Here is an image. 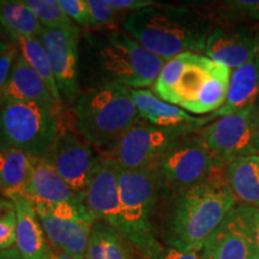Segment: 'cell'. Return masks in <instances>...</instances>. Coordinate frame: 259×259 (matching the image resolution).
Here are the masks:
<instances>
[{"label":"cell","instance_id":"6da1fadb","mask_svg":"<svg viewBox=\"0 0 259 259\" xmlns=\"http://www.w3.org/2000/svg\"><path fill=\"white\" fill-rule=\"evenodd\" d=\"M122 28L145 50L169 60L183 53H203L213 25L203 6L157 3L126 16Z\"/></svg>","mask_w":259,"mask_h":259},{"label":"cell","instance_id":"7a4b0ae2","mask_svg":"<svg viewBox=\"0 0 259 259\" xmlns=\"http://www.w3.org/2000/svg\"><path fill=\"white\" fill-rule=\"evenodd\" d=\"M232 70L197 53H183L164 64L154 93L171 105L194 114L221 108L228 93Z\"/></svg>","mask_w":259,"mask_h":259},{"label":"cell","instance_id":"3957f363","mask_svg":"<svg viewBox=\"0 0 259 259\" xmlns=\"http://www.w3.org/2000/svg\"><path fill=\"white\" fill-rule=\"evenodd\" d=\"M236 205L226 181L204 184L173 197L168 242L183 252H200Z\"/></svg>","mask_w":259,"mask_h":259},{"label":"cell","instance_id":"277c9868","mask_svg":"<svg viewBox=\"0 0 259 259\" xmlns=\"http://www.w3.org/2000/svg\"><path fill=\"white\" fill-rule=\"evenodd\" d=\"M72 112L74 131L101 155L114 149L139 119L130 89L113 84L80 93Z\"/></svg>","mask_w":259,"mask_h":259},{"label":"cell","instance_id":"5b68a950","mask_svg":"<svg viewBox=\"0 0 259 259\" xmlns=\"http://www.w3.org/2000/svg\"><path fill=\"white\" fill-rule=\"evenodd\" d=\"M101 84L127 89H145L154 85L167 63L163 58L139 45L127 32L119 29L93 30L85 34Z\"/></svg>","mask_w":259,"mask_h":259},{"label":"cell","instance_id":"8992f818","mask_svg":"<svg viewBox=\"0 0 259 259\" xmlns=\"http://www.w3.org/2000/svg\"><path fill=\"white\" fill-rule=\"evenodd\" d=\"M121 235L134 246L141 259L150 257L162 246L153 232V212L160 194L154 166L143 169L119 167Z\"/></svg>","mask_w":259,"mask_h":259},{"label":"cell","instance_id":"52a82bcc","mask_svg":"<svg viewBox=\"0 0 259 259\" xmlns=\"http://www.w3.org/2000/svg\"><path fill=\"white\" fill-rule=\"evenodd\" d=\"M154 168L160 191L170 197L204 184L225 181L226 167L204 144L198 131L181 138Z\"/></svg>","mask_w":259,"mask_h":259},{"label":"cell","instance_id":"ba28073f","mask_svg":"<svg viewBox=\"0 0 259 259\" xmlns=\"http://www.w3.org/2000/svg\"><path fill=\"white\" fill-rule=\"evenodd\" d=\"M60 118L34 102L0 99V149H16L34 158L50 150Z\"/></svg>","mask_w":259,"mask_h":259},{"label":"cell","instance_id":"9c48e42d","mask_svg":"<svg viewBox=\"0 0 259 259\" xmlns=\"http://www.w3.org/2000/svg\"><path fill=\"white\" fill-rule=\"evenodd\" d=\"M52 251L87 259V250L95 219L83 203L73 202L34 205Z\"/></svg>","mask_w":259,"mask_h":259},{"label":"cell","instance_id":"30bf717a","mask_svg":"<svg viewBox=\"0 0 259 259\" xmlns=\"http://www.w3.org/2000/svg\"><path fill=\"white\" fill-rule=\"evenodd\" d=\"M199 131L194 127H158L138 119L114 149L102 154L126 169H143L154 166L181 138Z\"/></svg>","mask_w":259,"mask_h":259},{"label":"cell","instance_id":"8fae6325","mask_svg":"<svg viewBox=\"0 0 259 259\" xmlns=\"http://www.w3.org/2000/svg\"><path fill=\"white\" fill-rule=\"evenodd\" d=\"M258 128L254 106H251L216 119L198 134L216 160L227 167L236 158L255 155Z\"/></svg>","mask_w":259,"mask_h":259},{"label":"cell","instance_id":"7c38bea8","mask_svg":"<svg viewBox=\"0 0 259 259\" xmlns=\"http://www.w3.org/2000/svg\"><path fill=\"white\" fill-rule=\"evenodd\" d=\"M45 160L76 192H83L101 166L103 157L76 131L60 128Z\"/></svg>","mask_w":259,"mask_h":259},{"label":"cell","instance_id":"4fadbf2b","mask_svg":"<svg viewBox=\"0 0 259 259\" xmlns=\"http://www.w3.org/2000/svg\"><path fill=\"white\" fill-rule=\"evenodd\" d=\"M79 37L80 29H44L38 36L47 53L61 100L70 106H73L82 93L79 87Z\"/></svg>","mask_w":259,"mask_h":259},{"label":"cell","instance_id":"5bb4252c","mask_svg":"<svg viewBox=\"0 0 259 259\" xmlns=\"http://www.w3.org/2000/svg\"><path fill=\"white\" fill-rule=\"evenodd\" d=\"M203 53L231 70L238 69L259 54L257 28L246 25L213 27Z\"/></svg>","mask_w":259,"mask_h":259},{"label":"cell","instance_id":"9a60e30c","mask_svg":"<svg viewBox=\"0 0 259 259\" xmlns=\"http://www.w3.org/2000/svg\"><path fill=\"white\" fill-rule=\"evenodd\" d=\"M203 259H257L259 252L240 206L235 205L204 245Z\"/></svg>","mask_w":259,"mask_h":259},{"label":"cell","instance_id":"2e32d148","mask_svg":"<svg viewBox=\"0 0 259 259\" xmlns=\"http://www.w3.org/2000/svg\"><path fill=\"white\" fill-rule=\"evenodd\" d=\"M118 173V164L103 158L101 166L83 191V203L95 221L108 223L121 234Z\"/></svg>","mask_w":259,"mask_h":259},{"label":"cell","instance_id":"e0dca14e","mask_svg":"<svg viewBox=\"0 0 259 259\" xmlns=\"http://www.w3.org/2000/svg\"><path fill=\"white\" fill-rule=\"evenodd\" d=\"M0 99L37 103L59 118L63 113V108L53 99L41 77L21 54H18L12 65L8 82L0 94Z\"/></svg>","mask_w":259,"mask_h":259},{"label":"cell","instance_id":"ac0fdd59","mask_svg":"<svg viewBox=\"0 0 259 259\" xmlns=\"http://www.w3.org/2000/svg\"><path fill=\"white\" fill-rule=\"evenodd\" d=\"M12 196L24 197L34 205H37L73 202L82 198L83 192H76L71 189L54 168L42 157L35 158L31 176L24 189Z\"/></svg>","mask_w":259,"mask_h":259},{"label":"cell","instance_id":"d6986e66","mask_svg":"<svg viewBox=\"0 0 259 259\" xmlns=\"http://www.w3.org/2000/svg\"><path fill=\"white\" fill-rule=\"evenodd\" d=\"M132 101L141 120L166 128H202L203 119L191 116L180 107L163 101L149 89H130Z\"/></svg>","mask_w":259,"mask_h":259},{"label":"cell","instance_id":"ffe728a7","mask_svg":"<svg viewBox=\"0 0 259 259\" xmlns=\"http://www.w3.org/2000/svg\"><path fill=\"white\" fill-rule=\"evenodd\" d=\"M9 199L14 202L17 211V229H16V250L22 259H48L51 246L42 228L34 204L21 196H12Z\"/></svg>","mask_w":259,"mask_h":259},{"label":"cell","instance_id":"44dd1931","mask_svg":"<svg viewBox=\"0 0 259 259\" xmlns=\"http://www.w3.org/2000/svg\"><path fill=\"white\" fill-rule=\"evenodd\" d=\"M259 99V54L232 71L228 93L221 108L203 119V125L216 119L254 106Z\"/></svg>","mask_w":259,"mask_h":259},{"label":"cell","instance_id":"7402d4cb","mask_svg":"<svg viewBox=\"0 0 259 259\" xmlns=\"http://www.w3.org/2000/svg\"><path fill=\"white\" fill-rule=\"evenodd\" d=\"M225 181L236 205L259 209V156L236 158L226 167Z\"/></svg>","mask_w":259,"mask_h":259},{"label":"cell","instance_id":"603a6c76","mask_svg":"<svg viewBox=\"0 0 259 259\" xmlns=\"http://www.w3.org/2000/svg\"><path fill=\"white\" fill-rule=\"evenodd\" d=\"M87 259H141L134 246L103 221H95L87 250Z\"/></svg>","mask_w":259,"mask_h":259},{"label":"cell","instance_id":"cb8c5ba5","mask_svg":"<svg viewBox=\"0 0 259 259\" xmlns=\"http://www.w3.org/2000/svg\"><path fill=\"white\" fill-rule=\"evenodd\" d=\"M0 24L12 44L18 37H38L44 30L24 0H0Z\"/></svg>","mask_w":259,"mask_h":259},{"label":"cell","instance_id":"d4e9b609","mask_svg":"<svg viewBox=\"0 0 259 259\" xmlns=\"http://www.w3.org/2000/svg\"><path fill=\"white\" fill-rule=\"evenodd\" d=\"M35 158L16 149H0V192L9 198L19 193L31 176Z\"/></svg>","mask_w":259,"mask_h":259},{"label":"cell","instance_id":"484cf974","mask_svg":"<svg viewBox=\"0 0 259 259\" xmlns=\"http://www.w3.org/2000/svg\"><path fill=\"white\" fill-rule=\"evenodd\" d=\"M202 6L213 27H257L259 24V0H231Z\"/></svg>","mask_w":259,"mask_h":259},{"label":"cell","instance_id":"4316f807","mask_svg":"<svg viewBox=\"0 0 259 259\" xmlns=\"http://www.w3.org/2000/svg\"><path fill=\"white\" fill-rule=\"evenodd\" d=\"M14 44L17 46L19 54L24 58V60L32 69L36 71V73L47 85L53 99L63 108L64 102L61 100L54 74L52 72L50 60H48L46 51L38 37H18L14 41Z\"/></svg>","mask_w":259,"mask_h":259},{"label":"cell","instance_id":"83f0119b","mask_svg":"<svg viewBox=\"0 0 259 259\" xmlns=\"http://www.w3.org/2000/svg\"><path fill=\"white\" fill-rule=\"evenodd\" d=\"M34 11L44 29L76 30L80 29L67 17L59 0H24Z\"/></svg>","mask_w":259,"mask_h":259},{"label":"cell","instance_id":"f1b7e54d","mask_svg":"<svg viewBox=\"0 0 259 259\" xmlns=\"http://www.w3.org/2000/svg\"><path fill=\"white\" fill-rule=\"evenodd\" d=\"M17 211L11 199L0 197V252L16 247Z\"/></svg>","mask_w":259,"mask_h":259},{"label":"cell","instance_id":"f546056e","mask_svg":"<svg viewBox=\"0 0 259 259\" xmlns=\"http://www.w3.org/2000/svg\"><path fill=\"white\" fill-rule=\"evenodd\" d=\"M90 29L106 30L115 29L119 14L109 5L108 0H88Z\"/></svg>","mask_w":259,"mask_h":259},{"label":"cell","instance_id":"4dcf8cb0","mask_svg":"<svg viewBox=\"0 0 259 259\" xmlns=\"http://www.w3.org/2000/svg\"><path fill=\"white\" fill-rule=\"evenodd\" d=\"M61 8L78 28H90L88 0H59Z\"/></svg>","mask_w":259,"mask_h":259},{"label":"cell","instance_id":"1f68e13d","mask_svg":"<svg viewBox=\"0 0 259 259\" xmlns=\"http://www.w3.org/2000/svg\"><path fill=\"white\" fill-rule=\"evenodd\" d=\"M108 3L119 15H130L132 12L157 4L153 0H108Z\"/></svg>","mask_w":259,"mask_h":259},{"label":"cell","instance_id":"d6a6232c","mask_svg":"<svg viewBox=\"0 0 259 259\" xmlns=\"http://www.w3.org/2000/svg\"><path fill=\"white\" fill-rule=\"evenodd\" d=\"M18 54V48L14 44L10 50H8L5 53H3L2 56H0V94H2L6 82H8L10 72H11L12 69V65H14Z\"/></svg>","mask_w":259,"mask_h":259},{"label":"cell","instance_id":"836d02e7","mask_svg":"<svg viewBox=\"0 0 259 259\" xmlns=\"http://www.w3.org/2000/svg\"><path fill=\"white\" fill-rule=\"evenodd\" d=\"M240 206L242 215H244L245 221L247 223L248 229H250L252 239H253L255 247L259 252V209L248 208V206Z\"/></svg>","mask_w":259,"mask_h":259},{"label":"cell","instance_id":"e575fe53","mask_svg":"<svg viewBox=\"0 0 259 259\" xmlns=\"http://www.w3.org/2000/svg\"><path fill=\"white\" fill-rule=\"evenodd\" d=\"M145 259H203L197 252H183L174 247H161Z\"/></svg>","mask_w":259,"mask_h":259},{"label":"cell","instance_id":"d590c367","mask_svg":"<svg viewBox=\"0 0 259 259\" xmlns=\"http://www.w3.org/2000/svg\"><path fill=\"white\" fill-rule=\"evenodd\" d=\"M0 259H22V257L16 248H12V250L0 252Z\"/></svg>","mask_w":259,"mask_h":259},{"label":"cell","instance_id":"8d00e7d4","mask_svg":"<svg viewBox=\"0 0 259 259\" xmlns=\"http://www.w3.org/2000/svg\"><path fill=\"white\" fill-rule=\"evenodd\" d=\"M48 259H77L72 257V255L64 253V252H59V251H52L51 255Z\"/></svg>","mask_w":259,"mask_h":259},{"label":"cell","instance_id":"74e56055","mask_svg":"<svg viewBox=\"0 0 259 259\" xmlns=\"http://www.w3.org/2000/svg\"><path fill=\"white\" fill-rule=\"evenodd\" d=\"M12 42L10 41H0V56H2L3 53H5L6 51L10 50V48L12 47Z\"/></svg>","mask_w":259,"mask_h":259},{"label":"cell","instance_id":"f35d334b","mask_svg":"<svg viewBox=\"0 0 259 259\" xmlns=\"http://www.w3.org/2000/svg\"><path fill=\"white\" fill-rule=\"evenodd\" d=\"M254 151H255V155H257V156H259V128H258L257 136H255V142H254Z\"/></svg>","mask_w":259,"mask_h":259},{"label":"cell","instance_id":"ab89813d","mask_svg":"<svg viewBox=\"0 0 259 259\" xmlns=\"http://www.w3.org/2000/svg\"><path fill=\"white\" fill-rule=\"evenodd\" d=\"M8 37V35H6V32L4 31V29H3L2 24H0V41H6L5 38Z\"/></svg>","mask_w":259,"mask_h":259},{"label":"cell","instance_id":"60d3db41","mask_svg":"<svg viewBox=\"0 0 259 259\" xmlns=\"http://www.w3.org/2000/svg\"><path fill=\"white\" fill-rule=\"evenodd\" d=\"M254 111H255V115H257V119H258V121H259V99H258L257 103H255V105H254Z\"/></svg>","mask_w":259,"mask_h":259},{"label":"cell","instance_id":"b9f144b4","mask_svg":"<svg viewBox=\"0 0 259 259\" xmlns=\"http://www.w3.org/2000/svg\"><path fill=\"white\" fill-rule=\"evenodd\" d=\"M255 28H257V32H258V37H259V24L257 25V27H255Z\"/></svg>","mask_w":259,"mask_h":259},{"label":"cell","instance_id":"7bdbcfd3","mask_svg":"<svg viewBox=\"0 0 259 259\" xmlns=\"http://www.w3.org/2000/svg\"><path fill=\"white\" fill-rule=\"evenodd\" d=\"M257 259H259V255H258V258H257Z\"/></svg>","mask_w":259,"mask_h":259}]
</instances>
